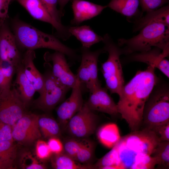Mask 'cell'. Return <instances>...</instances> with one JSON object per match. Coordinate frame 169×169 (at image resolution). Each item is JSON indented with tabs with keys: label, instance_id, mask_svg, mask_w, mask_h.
<instances>
[{
	"label": "cell",
	"instance_id": "obj_27",
	"mask_svg": "<svg viewBox=\"0 0 169 169\" xmlns=\"http://www.w3.org/2000/svg\"><path fill=\"white\" fill-rule=\"evenodd\" d=\"M151 156L155 159L157 168L169 169V141H160Z\"/></svg>",
	"mask_w": 169,
	"mask_h": 169
},
{
	"label": "cell",
	"instance_id": "obj_28",
	"mask_svg": "<svg viewBox=\"0 0 169 169\" xmlns=\"http://www.w3.org/2000/svg\"><path fill=\"white\" fill-rule=\"evenodd\" d=\"M16 155L14 141H0V161L14 163Z\"/></svg>",
	"mask_w": 169,
	"mask_h": 169
},
{
	"label": "cell",
	"instance_id": "obj_23",
	"mask_svg": "<svg viewBox=\"0 0 169 169\" xmlns=\"http://www.w3.org/2000/svg\"><path fill=\"white\" fill-rule=\"evenodd\" d=\"M97 136L100 142L109 148H112L120 138L117 126L112 123L101 126L98 131Z\"/></svg>",
	"mask_w": 169,
	"mask_h": 169
},
{
	"label": "cell",
	"instance_id": "obj_36",
	"mask_svg": "<svg viewBox=\"0 0 169 169\" xmlns=\"http://www.w3.org/2000/svg\"><path fill=\"white\" fill-rule=\"evenodd\" d=\"M169 0H139L142 12L146 13L157 9L167 3Z\"/></svg>",
	"mask_w": 169,
	"mask_h": 169
},
{
	"label": "cell",
	"instance_id": "obj_20",
	"mask_svg": "<svg viewBox=\"0 0 169 169\" xmlns=\"http://www.w3.org/2000/svg\"><path fill=\"white\" fill-rule=\"evenodd\" d=\"M16 79L12 84L13 87L16 90L27 108L32 102L36 91L25 75L22 63L16 67Z\"/></svg>",
	"mask_w": 169,
	"mask_h": 169
},
{
	"label": "cell",
	"instance_id": "obj_26",
	"mask_svg": "<svg viewBox=\"0 0 169 169\" xmlns=\"http://www.w3.org/2000/svg\"><path fill=\"white\" fill-rule=\"evenodd\" d=\"M38 123L41 132L45 138L58 137L60 136V125L52 117L47 115L39 116Z\"/></svg>",
	"mask_w": 169,
	"mask_h": 169
},
{
	"label": "cell",
	"instance_id": "obj_33",
	"mask_svg": "<svg viewBox=\"0 0 169 169\" xmlns=\"http://www.w3.org/2000/svg\"><path fill=\"white\" fill-rule=\"evenodd\" d=\"M84 143L77 139L67 140L63 145L64 153L74 160L77 153Z\"/></svg>",
	"mask_w": 169,
	"mask_h": 169
},
{
	"label": "cell",
	"instance_id": "obj_1",
	"mask_svg": "<svg viewBox=\"0 0 169 169\" xmlns=\"http://www.w3.org/2000/svg\"><path fill=\"white\" fill-rule=\"evenodd\" d=\"M155 69L148 66L145 70L138 71L124 85L119 96L117 104L118 112L132 131L139 130L142 126L146 102L160 80L155 73Z\"/></svg>",
	"mask_w": 169,
	"mask_h": 169
},
{
	"label": "cell",
	"instance_id": "obj_17",
	"mask_svg": "<svg viewBox=\"0 0 169 169\" xmlns=\"http://www.w3.org/2000/svg\"><path fill=\"white\" fill-rule=\"evenodd\" d=\"M106 88L100 86L90 92V95L85 102L93 111H96L115 116L119 114L117 104L109 94Z\"/></svg>",
	"mask_w": 169,
	"mask_h": 169
},
{
	"label": "cell",
	"instance_id": "obj_24",
	"mask_svg": "<svg viewBox=\"0 0 169 169\" xmlns=\"http://www.w3.org/2000/svg\"><path fill=\"white\" fill-rule=\"evenodd\" d=\"M139 0H111L107 7L127 18L135 16L139 12Z\"/></svg>",
	"mask_w": 169,
	"mask_h": 169
},
{
	"label": "cell",
	"instance_id": "obj_35",
	"mask_svg": "<svg viewBox=\"0 0 169 169\" xmlns=\"http://www.w3.org/2000/svg\"><path fill=\"white\" fill-rule=\"evenodd\" d=\"M35 153L37 157L41 160L48 159L52 154L47 143L40 139L38 140L36 143Z\"/></svg>",
	"mask_w": 169,
	"mask_h": 169
},
{
	"label": "cell",
	"instance_id": "obj_4",
	"mask_svg": "<svg viewBox=\"0 0 169 169\" xmlns=\"http://www.w3.org/2000/svg\"><path fill=\"white\" fill-rule=\"evenodd\" d=\"M139 31L137 35L130 38L118 39V45L123 47V54L146 51L153 47L162 51L169 50V27L164 23H149Z\"/></svg>",
	"mask_w": 169,
	"mask_h": 169
},
{
	"label": "cell",
	"instance_id": "obj_16",
	"mask_svg": "<svg viewBox=\"0 0 169 169\" xmlns=\"http://www.w3.org/2000/svg\"><path fill=\"white\" fill-rule=\"evenodd\" d=\"M169 50L162 51L154 47L148 51L131 54L129 59L132 61L146 63L161 71L169 77V61L166 59L169 55Z\"/></svg>",
	"mask_w": 169,
	"mask_h": 169
},
{
	"label": "cell",
	"instance_id": "obj_15",
	"mask_svg": "<svg viewBox=\"0 0 169 169\" xmlns=\"http://www.w3.org/2000/svg\"><path fill=\"white\" fill-rule=\"evenodd\" d=\"M71 89L70 96L56 110L58 120L64 128L66 127L70 119L81 109L84 104L82 87L78 79L75 85Z\"/></svg>",
	"mask_w": 169,
	"mask_h": 169
},
{
	"label": "cell",
	"instance_id": "obj_30",
	"mask_svg": "<svg viewBox=\"0 0 169 169\" xmlns=\"http://www.w3.org/2000/svg\"><path fill=\"white\" fill-rule=\"evenodd\" d=\"M20 164L22 168L25 169H44L46 167L40 163L30 152H25L21 156Z\"/></svg>",
	"mask_w": 169,
	"mask_h": 169
},
{
	"label": "cell",
	"instance_id": "obj_13",
	"mask_svg": "<svg viewBox=\"0 0 169 169\" xmlns=\"http://www.w3.org/2000/svg\"><path fill=\"white\" fill-rule=\"evenodd\" d=\"M65 55L60 52H47L44 55L46 62L51 61L52 72L54 77L63 85L71 89L76 84L77 79L71 70Z\"/></svg>",
	"mask_w": 169,
	"mask_h": 169
},
{
	"label": "cell",
	"instance_id": "obj_6",
	"mask_svg": "<svg viewBox=\"0 0 169 169\" xmlns=\"http://www.w3.org/2000/svg\"><path fill=\"white\" fill-rule=\"evenodd\" d=\"M103 49L108 54L107 60L101 64L100 70L104 78L106 88L111 94L120 95L124 84L120 56L122 48L116 44L108 33L103 36Z\"/></svg>",
	"mask_w": 169,
	"mask_h": 169
},
{
	"label": "cell",
	"instance_id": "obj_9",
	"mask_svg": "<svg viewBox=\"0 0 169 169\" xmlns=\"http://www.w3.org/2000/svg\"><path fill=\"white\" fill-rule=\"evenodd\" d=\"M98 119L97 115L85 103L81 109L70 119L66 128L71 136L82 139L94 132Z\"/></svg>",
	"mask_w": 169,
	"mask_h": 169
},
{
	"label": "cell",
	"instance_id": "obj_18",
	"mask_svg": "<svg viewBox=\"0 0 169 169\" xmlns=\"http://www.w3.org/2000/svg\"><path fill=\"white\" fill-rule=\"evenodd\" d=\"M107 7V5H101L84 0H72L74 17L70 23L73 25H78L98 16Z\"/></svg>",
	"mask_w": 169,
	"mask_h": 169
},
{
	"label": "cell",
	"instance_id": "obj_2",
	"mask_svg": "<svg viewBox=\"0 0 169 169\" xmlns=\"http://www.w3.org/2000/svg\"><path fill=\"white\" fill-rule=\"evenodd\" d=\"M11 21L12 32L19 49L34 50L46 48L61 52L71 60L79 59L77 51L64 44L56 36L42 32L18 17Z\"/></svg>",
	"mask_w": 169,
	"mask_h": 169
},
{
	"label": "cell",
	"instance_id": "obj_31",
	"mask_svg": "<svg viewBox=\"0 0 169 169\" xmlns=\"http://www.w3.org/2000/svg\"><path fill=\"white\" fill-rule=\"evenodd\" d=\"M156 165L155 159L151 155L138 157L131 167L132 169H153Z\"/></svg>",
	"mask_w": 169,
	"mask_h": 169
},
{
	"label": "cell",
	"instance_id": "obj_11",
	"mask_svg": "<svg viewBox=\"0 0 169 169\" xmlns=\"http://www.w3.org/2000/svg\"><path fill=\"white\" fill-rule=\"evenodd\" d=\"M7 20L0 18V59L11 62L16 68L21 64L23 56Z\"/></svg>",
	"mask_w": 169,
	"mask_h": 169
},
{
	"label": "cell",
	"instance_id": "obj_14",
	"mask_svg": "<svg viewBox=\"0 0 169 169\" xmlns=\"http://www.w3.org/2000/svg\"><path fill=\"white\" fill-rule=\"evenodd\" d=\"M34 18L51 24L56 30L57 37L66 40L71 36L69 26L64 25L54 20L39 0H16Z\"/></svg>",
	"mask_w": 169,
	"mask_h": 169
},
{
	"label": "cell",
	"instance_id": "obj_29",
	"mask_svg": "<svg viewBox=\"0 0 169 169\" xmlns=\"http://www.w3.org/2000/svg\"><path fill=\"white\" fill-rule=\"evenodd\" d=\"M117 158L115 147L114 146L110 151L99 160L95 165L99 169H117Z\"/></svg>",
	"mask_w": 169,
	"mask_h": 169
},
{
	"label": "cell",
	"instance_id": "obj_3",
	"mask_svg": "<svg viewBox=\"0 0 169 169\" xmlns=\"http://www.w3.org/2000/svg\"><path fill=\"white\" fill-rule=\"evenodd\" d=\"M161 141L153 131L146 128L132 131L120 137L115 147L118 169H131L136 159L145 155H151Z\"/></svg>",
	"mask_w": 169,
	"mask_h": 169
},
{
	"label": "cell",
	"instance_id": "obj_40",
	"mask_svg": "<svg viewBox=\"0 0 169 169\" xmlns=\"http://www.w3.org/2000/svg\"><path fill=\"white\" fill-rule=\"evenodd\" d=\"M11 89V87L7 83L5 77L0 65V97L8 94Z\"/></svg>",
	"mask_w": 169,
	"mask_h": 169
},
{
	"label": "cell",
	"instance_id": "obj_39",
	"mask_svg": "<svg viewBox=\"0 0 169 169\" xmlns=\"http://www.w3.org/2000/svg\"><path fill=\"white\" fill-rule=\"evenodd\" d=\"M154 131L158 135L161 141H169V122L157 127Z\"/></svg>",
	"mask_w": 169,
	"mask_h": 169
},
{
	"label": "cell",
	"instance_id": "obj_38",
	"mask_svg": "<svg viewBox=\"0 0 169 169\" xmlns=\"http://www.w3.org/2000/svg\"><path fill=\"white\" fill-rule=\"evenodd\" d=\"M47 143L52 153L59 154L62 152L63 145L58 137H53L49 138Z\"/></svg>",
	"mask_w": 169,
	"mask_h": 169
},
{
	"label": "cell",
	"instance_id": "obj_25",
	"mask_svg": "<svg viewBox=\"0 0 169 169\" xmlns=\"http://www.w3.org/2000/svg\"><path fill=\"white\" fill-rule=\"evenodd\" d=\"M52 167L55 169H87L95 168L90 165H84L76 161L64 153L54 154L51 156Z\"/></svg>",
	"mask_w": 169,
	"mask_h": 169
},
{
	"label": "cell",
	"instance_id": "obj_10",
	"mask_svg": "<svg viewBox=\"0 0 169 169\" xmlns=\"http://www.w3.org/2000/svg\"><path fill=\"white\" fill-rule=\"evenodd\" d=\"M39 115L26 112L12 126L13 139L18 143L29 145L41 136L38 123Z\"/></svg>",
	"mask_w": 169,
	"mask_h": 169
},
{
	"label": "cell",
	"instance_id": "obj_44",
	"mask_svg": "<svg viewBox=\"0 0 169 169\" xmlns=\"http://www.w3.org/2000/svg\"><path fill=\"white\" fill-rule=\"evenodd\" d=\"M14 0H12V1H14Z\"/></svg>",
	"mask_w": 169,
	"mask_h": 169
},
{
	"label": "cell",
	"instance_id": "obj_8",
	"mask_svg": "<svg viewBox=\"0 0 169 169\" xmlns=\"http://www.w3.org/2000/svg\"><path fill=\"white\" fill-rule=\"evenodd\" d=\"M80 50L81 61L76 75L81 87L84 86L90 92L101 86L98 76V62L100 55L105 52L103 48L92 51L82 46Z\"/></svg>",
	"mask_w": 169,
	"mask_h": 169
},
{
	"label": "cell",
	"instance_id": "obj_34",
	"mask_svg": "<svg viewBox=\"0 0 169 169\" xmlns=\"http://www.w3.org/2000/svg\"><path fill=\"white\" fill-rule=\"evenodd\" d=\"M52 18L56 22L62 23V17L60 11L57 8L58 0H39Z\"/></svg>",
	"mask_w": 169,
	"mask_h": 169
},
{
	"label": "cell",
	"instance_id": "obj_43",
	"mask_svg": "<svg viewBox=\"0 0 169 169\" xmlns=\"http://www.w3.org/2000/svg\"><path fill=\"white\" fill-rule=\"evenodd\" d=\"M70 0H58V4L59 6V11L62 17L64 15L63 10L68 3Z\"/></svg>",
	"mask_w": 169,
	"mask_h": 169
},
{
	"label": "cell",
	"instance_id": "obj_12",
	"mask_svg": "<svg viewBox=\"0 0 169 169\" xmlns=\"http://www.w3.org/2000/svg\"><path fill=\"white\" fill-rule=\"evenodd\" d=\"M26 108L13 87L8 94L0 97V120L12 127L26 112Z\"/></svg>",
	"mask_w": 169,
	"mask_h": 169
},
{
	"label": "cell",
	"instance_id": "obj_21",
	"mask_svg": "<svg viewBox=\"0 0 169 169\" xmlns=\"http://www.w3.org/2000/svg\"><path fill=\"white\" fill-rule=\"evenodd\" d=\"M69 31L81 42L82 47L87 48L90 49L103 39V36L97 34L88 25L69 26Z\"/></svg>",
	"mask_w": 169,
	"mask_h": 169
},
{
	"label": "cell",
	"instance_id": "obj_19",
	"mask_svg": "<svg viewBox=\"0 0 169 169\" xmlns=\"http://www.w3.org/2000/svg\"><path fill=\"white\" fill-rule=\"evenodd\" d=\"M35 58L34 50H27L23 56L22 64L26 77L33 85L36 91L40 94L43 88L44 79L43 74L35 65L34 60Z\"/></svg>",
	"mask_w": 169,
	"mask_h": 169
},
{
	"label": "cell",
	"instance_id": "obj_32",
	"mask_svg": "<svg viewBox=\"0 0 169 169\" xmlns=\"http://www.w3.org/2000/svg\"><path fill=\"white\" fill-rule=\"evenodd\" d=\"M94 146L91 142H85L77 153L74 160L81 163L89 161L93 152Z\"/></svg>",
	"mask_w": 169,
	"mask_h": 169
},
{
	"label": "cell",
	"instance_id": "obj_22",
	"mask_svg": "<svg viewBox=\"0 0 169 169\" xmlns=\"http://www.w3.org/2000/svg\"><path fill=\"white\" fill-rule=\"evenodd\" d=\"M146 15L136 21L133 31H139L148 24L155 22L164 23L169 27V6L162 7L157 9L146 13Z\"/></svg>",
	"mask_w": 169,
	"mask_h": 169
},
{
	"label": "cell",
	"instance_id": "obj_42",
	"mask_svg": "<svg viewBox=\"0 0 169 169\" xmlns=\"http://www.w3.org/2000/svg\"><path fill=\"white\" fill-rule=\"evenodd\" d=\"M14 163L0 161V169H12L14 168Z\"/></svg>",
	"mask_w": 169,
	"mask_h": 169
},
{
	"label": "cell",
	"instance_id": "obj_5",
	"mask_svg": "<svg viewBox=\"0 0 169 169\" xmlns=\"http://www.w3.org/2000/svg\"><path fill=\"white\" fill-rule=\"evenodd\" d=\"M169 122V88L160 79L154 86L145 105L143 128L152 131Z\"/></svg>",
	"mask_w": 169,
	"mask_h": 169
},
{
	"label": "cell",
	"instance_id": "obj_37",
	"mask_svg": "<svg viewBox=\"0 0 169 169\" xmlns=\"http://www.w3.org/2000/svg\"><path fill=\"white\" fill-rule=\"evenodd\" d=\"M11 126L0 120V141H14Z\"/></svg>",
	"mask_w": 169,
	"mask_h": 169
},
{
	"label": "cell",
	"instance_id": "obj_41",
	"mask_svg": "<svg viewBox=\"0 0 169 169\" xmlns=\"http://www.w3.org/2000/svg\"><path fill=\"white\" fill-rule=\"evenodd\" d=\"M12 0H0V18L8 19L9 6Z\"/></svg>",
	"mask_w": 169,
	"mask_h": 169
},
{
	"label": "cell",
	"instance_id": "obj_7",
	"mask_svg": "<svg viewBox=\"0 0 169 169\" xmlns=\"http://www.w3.org/2000/svg\"><path fill=\"white\" fill-rule=\"evenodd\" d=\"M43 74L44 85L39 96L34 101L36 108L44 111L52 110L64 98L70 89L62 84L53 75L50 65Z\"/></svg>",
	"mask_w": 169,
	"mask_h": 169
}]
</instances>
